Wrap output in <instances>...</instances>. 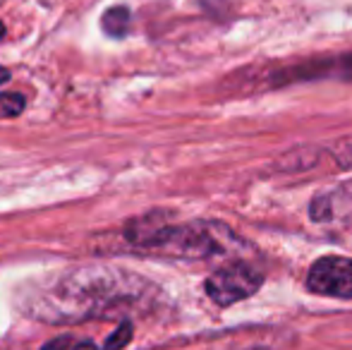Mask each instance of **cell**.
Returning <instances> with one entry per match:
<instances>
[{"label": "cell", "instance_id": "1", "mask_svg": "<svg viewBox=\"0 0 352 350\" xmlns=\"http://www.w3.org/2000/svg\"><path fill=\"white\" fill-rule=\"evenodd\" d=\"M125 300L127 288L116 278L113 271L79 269L58 281L56 288L43 298L36 317L51 322H77L87 317H101Z\"/></svg>", "mask_w": 352, "mask_h": 350}, {"label": "cell", "instance_id": "2", "mask_svg": "<svg viewBox=\"0 0 352 350\" xmlns=\"http://www.w3.org/2000/svg\"><path fill=\"white\" fill-rule=\"evenodd\" d=\"M223 235H230L223 226L201 223V221L168 223L163 214L142 216L125 228V238L135 248L180 259H206L226 252Z\"/></svg>", "mask_w": 352, "mask_h": 350}, {"label": "cell", "instance_id": "3", "mask_svg": "<svg viewBox=\"0 0 352 350\" xmlns=\"http://www.w3.org/2000/svg\"><path fill=\"white\" fill-rule=\"evenodd\" d=\"M261 283H264V274L254 264L232 262L213 271L206 278L204 288L213 303L221 305V307H228V305L252 298L261 288Z\"/></svg>", "mask_w": 352, "mask_h": 350}, {"label": "cell", "instance_id": "4", "mask_svg": "<svg viewBox=\"0 0 352 350\" xmlns=\"http://www.w3.org/2000/svg\"><path fill=\"white\" fill-rule=\"evenodd\" d=\"M307 288L329 298H352V259L350 257H321L311 264L307 274Z\"/></svg>", "mask_w": 352, "mask_h": 350}, {"label": "cell", "instance_id": "5", "mask_svg": "<svg viewBox=\"0 0 352 350\" xmlns=\"http://www.w3.org/2000/svg\"><path fill=\"white\" fill-rule=\"evenodd\" d=\"M132 27V12L125 8V5H116V8L106 10L101 17V29L113 39H122L127 36Z\"/></svg>", "mask_w": 352, "mask_h": 350}, {"label": "cell", "instance_id": "6", "mask_svg": "<svg viewBox=\"0 0 352 350\" xmlns=\"http://www.w3.org/2000/svg\"><path fill=\"white\" fill-rule=\"evenodd\" d=\"M27 106V98L14 91H0V118H17Z\"/></svg>", "mask_w": 352, "mask_h": 350}, {"label": "cell", "instance_id": "7", "mask_svg": "<svg viewBox=\"0 0 352 350\" xmlns=\"http://www.w3.org/2000/svg\"><path fill=\"white\" fill-rule=\"evenodd\" d=\"M132 331H135V329H132V324L122 322L120 327H118L116 331L108 336V341L103 343V350H122L127 343L132 341Z\"/></svg>", "mask_w": 352, "mask_h": 350}, {"label": "cell", "instance_id": "8", "mask_svg": "<svg viewBox=\"0 0 352 350\" xmlns=\"http://www.w3.org/2000/svg\"><path fill=\"white\" fill-rule=\"evenodd\" d=\"M72 346H74V343H72L70 336H60V338H56V341L46 343L43 350H65V348H72Z\"/></svg>", "mask_w": 352, "mask_h": 350}, {"label": "cell", "instance_id": "9", "mask_svg": "<svg viewBox=\"0 0 352 350\" xmlns=\"http://www.w3.org/2000/svg\"><path fill=\"white\" fill-rule=\"evenodd\" d=\"M70 350H96V343L94 341H79V343H74Z\"/></svg>", "mask_w": 352, "mask_h": 350}, {"label": "cell", "instance_id": "10", "mask_svg": "<svg viewBox=\"0 0 352 350\" xmlns=\"http://www.w3.org/2000/svg\"><path fill=\"white\" fill-rule=\"evenodd\" d=\"M10 80V75H8V70L5 67H0V85H5V82Z\"/></svg>", "mask_w": 352, "mask_h": 350}, {"label": "cell", "instance_id": "11", "mask_svg": "<svg viewBox=\"0 0 352 350\" xmlns=\"http://www.w3.org/2000/svg\"><path fill=\"white\" fill-rule=\"evenodd\" d=\"M3 34H5V27H3V24H0V36H3Z\"/></svg>", "mask_w": 352, "mask_h": 350}]
</instances>
